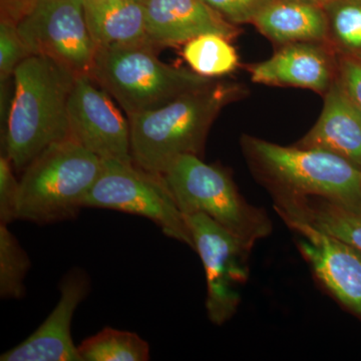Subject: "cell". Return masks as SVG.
<instances>
[{"label": "cell", "mask_w": 361, "mask_h": 361, "mask_svg": "<svg viewBox=\"0 0 361 361\" xmlns=\"http://www.w3.org/2000/svg\"><path fill=\"white\" fill-rule=\"evenodd\" d=\"M329 25L327 44L341 54L361 51V0H326L322 4Z\"/></svg>", "instance_id": "cell-21"}, {"label": "cell", "mask_w": 361, "mask_h": 361, "mask_svg": "<svg viewBox=\"0 0 361 361\" xmlns=\"http://www.w3.org/2000/svg\"><path fill=\"white\" fill-rule=\"evenodd\" d=\"M206 273V310L215 325L224 324L238 310L240 288L248 278L252 244L201 213L184 215Z\"/></svg>", "instance_id": "cell-8"}, {"label": "cell", "mask_w": 361, "mask_h": 361, "mask_svg": "<svg viewBox=\"0 0 361 361\" xmlns=\"http://www.w3.org/2000/svg\"><path fill=\"white\" fill-rule=\"evenodd\" d=\"M243 92L238 84L216 78L155 110L128 116L133 161L163 175L180 156L201 157L214 121Z\"/></svg>", "instance_id": "cell-1"}, {"label": "cell", "mask_w": 361, "mask_h": 361, "mask_svg": "<svg viewBox=\"0 0 361 361\" xmlns=\"http://www.w3.org/2000/svg\"><path fill=\"white\" fill-rule=\"evenodd\" d=\"M75 78L51 59L35 54L14 71L1 152L9 157L16 173H23L54 142L70 137L68 101Z\"/></svg>", "instance_id": "cell-2"}, {"label": "cell", "mask_w": 361, "mask_h": 361, "mask_svg": "<svg viewBox=\"0 0 361 361\" xmlns=\"http://www.w3.org/2000/svg\"><path fill=\"white\" fill-rule=\"evenodd\" d=\"M149 42L97 49L92 77L128 116L155 110L216 78L167 65Z\"/></svg>", "instance_id": "cell-4"}, {"label": "cell", "mask_w": 361, "mask_h": 361, "mask_svg": "<svg viewBox=\"0 0 361 361\" xmlns=\"http://www.w3.org/2000/svg\"><path fill=\"white\" fill-rule=\"evenodd\" d=\"M232 25L253 23L259 11L271 0H203Z\"/></svg>", "instance_id": "cell-25"}, {"label": "cell", "mask_w": 361, "mask_h": 361, "mask_svg": "<svg viewBox=\"0 0 361 361\" xmlns=\"http://www.w3.org/2000/svg\"><path fill=\"white\" fill-rule=\"evenodd\" d=\"M259 32L280 45L325 42L329 25L322 4L310 0H271L254 18Z\"/></svg>", "instance_id": "cell-16"}, {"label": "cell", "mask_w": 361, "mask_h": 361, "mask_svg": "<svg viewBox=\"0 0 361 361\" xmlns=\"http://www.w3.org/2000/svg\"><path fill=\"white\" fill-rule=\"evenodd\" d=\"M90 289L84 270L73 269L59 285L61 297L54 310L35 332L0 356L1 361H82L71 337V322Z\"/></svg>", "instance_id": "cell-12"}, {"label": "cell", "mask_w": 361, "mask_h": 361, "mask_svg": "<svg viewBox=\"0 0 361 361\" xmlns=\"http://www.w3.org/2000/svg\"><path fill=\"white\" fill-rule=\"evenodd\" d=\"M310 1L317 2V4H322L323 2L326 1V0H310Z\"/></svg>", "instance_id": "cell-28"}, {"label": "cell", "mask_w": 361, "mask_h": 361, "mask_svg": "<svg viewBox=\"0 0 361 361\" xmlns=\"http://www.w3.org/2000/svg\"><path fill=\"white\" fill-rule=\"evenodd\" d=\"M230 40L217 33L199 35L185 44L183 56L190 68L202 77L229 75L239 66L238 54Z\"/></svg>", "instance_id": "cell-18"}, {"label": "cell", "mask_w": 361, "mask_h": 361, "mask_svg": "<svg viewBox=\"0 0 361 361\" xmlns=\"http://www.w3.org/2000/svg\"><path fill=\"white\" fill-rule=\"evenodd\" d=\"M30 260L7 224L0 223V295L4 299L25 296V280Z\"/></svg>", "instance_id": "cell-22"}, {"label": "cell", "mask_w": 361, "mask_h": 361, "mask_svg": "<svg viewBox=\"0 0 361 361\" xmlns=\"http://www.w3.org/2000/svg\"><path fill=\"white\" fill-rule=\"evenodd\" d=\"M90 75L75 78L68 101L70 139L102 160L132 161L129 118Z\"/></svg>", "instance_id": "cell-11"}, {"label": "cell", "mask_w": 361, "mask_h": 361, "mask_svg": "<svg viewBox=\"0 0 361 361\" xmlns=\"http://www.w3.org/2000/svg\"><path fill=\"white\" fill-rule=\"evenodd\" d=\"M276 211L303 237L299 246L318 279L337 300L361 316V250L313 224L293 197H285Z\"/></svg>", "instance_id": "cell-10"}, {"label": "cell", "mask_w": 361, "mask_h": 361, "mask_svg": "<svg viewBox=\"0 0 361 361\" xmlns=\"http://www.w3.org/2000/svg\"><path fill=\"white\" fill-rule=\"evenodd\" d=\"M295 199L313 224L361 250V203L344 204L323 198L315 203H302Z\"/></svg>", "instance_id": "cell-20"}, {"label": "cell", "mask_w": 361, "mask_h": 361, "mask_svg": "<svg viewBox=\"0 0 361 361\" xmlns=\"http://www.w3.org/2000/svg\"><path fill=\"white\" fill-rule=\"evenodd\" d=\"M337 73L342 87L361 114V61L355 56L341 54L337 61Z\"/></svg>", "instance_id": "cell-26"}, {"label": "cell", "mask_w": 361, "mask_h": 361, "mask_svg": "<svg viewBox=\"0 0 361 361\" xmlns=\"http://www.w3.org/2000/svg\"><path fill=\"white\" fill-rule=\"evenodd\" d=\"M325 42L282 45L271 58L249 68L255 84L294 87L324 94L336 80L334 61Z\"/></svg>", "instance_id": "cell-13"}, {"label": "cell", "mask_w": 361, "mask_h": 361, "mask_svg": "<svg viewBox=\"0 0 361 361\" xmlns=\"http://www.w3.org/2000/svg\"><path fill=\"white\" fill-rule=\"evenodd\" d=\"M163 176L183 215L204 214L252 245L269 235L265 214L246 203L220 166L207 164L201 157L180 156Z\"/></svg>", "instance_id": "cell-5"}, {"label": "cell", "mask_w": 361, "mask_h": 361, "mask_svg": "<svg viewBox=\"0 0 361 361\" xmlns=\"http://www.w3.org/2000/svg\"><path fill=\"white\" fill-rule=\"evenodd\" d=\"M30 56L18 26L0 21V80L13 78L18 66Z\"/></svg>", "instance_id": "cell-23"}, {"label": "cell", "mask_w": 361, "mask_h": 361, "mask_svg": "<svg viewBox=\"0 0 361 361\" xmlns=\"http://www.w3.org/2000/svg\"><path fill=\"white\" fill-rule=\"evenodd\" d=\"M103 160L73 140L54 142L21 173L18 220L52 224L75 219Z\"/></svg>", "instance_id": "cell-3"}, {"label": "cell", "mask_w": 361, "mask_h": 361, "mask_svg": "<svg viewBox=\"0 0 361 361\" xmlns=\"http://www.w3.org/2000/svg\"><path fill=\"white\" fill-rule=\"evenodd\" d=\"M324 96L319 118L297 146L330 152L361 169L360 111L337 75Z\"/></svg>", "instance_id": "cell-15"}, {"label": "cell", "mask_w": 361, "mask_h": 361, "mask_svg": "<svg viewBox=\"0 0 361 361\" xmlns=\"http://www.w3.org/2000/svg\"><path fill=\"white\" fill-rule=\"evenodd\" d=\"M11 159L1 152L0 155V223L8 225L18 220L20 180L16 179Z\"/></svg>", "instance_id": "cell-24"}, {"label": "cell", "mask_w": 361, "mask_h": 361, "mask_svg": "<svg viewBox=\"0 0 361 361\" xmlns=\"http://www.w3.org/2000/svg\"><path fill=\"white\" fill-rule=\"evenodd\" d=\"M244 144L261 169L292 196H315L344 204L361 203V169L319 149L284 147L246 137Z\"/></svg>", "instance_id": "cell-6"}, {"label": "cell", "mask_w": 361, "mask_h": 361, "mask_svg": "<svg viewBox=\"0 0 361 361\" xmlns=\"http://www.w3.org/2000/svg\"><path fill=\"white\" fill-rule=\"evenodd\" d=\"M135 1H137L140 2V4H146L147 1H148V0H135Z\"/></svg>", "instance_id": "cell-30"}, {"label": "cell", "mask_w": 361, "mask_h": 361, "mask_svg": "<svg viewBox=\"0 0 361 361\" xmlns=\"http://www.w3.org/2000/svg\"><path fill=\"white\" fill-rule=\"evenodd\" d=\"M39 0H0V21L18 26L33 13Z\"/></svg>", "instance_id": "cell-27"}, {"label": "cell", "mask_w": 361, "mask_h": 361, "mask_svg": "<svg viewBox=\"0 0 361 361\" xmlns=\"http://www.w3.org/2000/svg\"><path fill=\"white\" fill-rule=\"evenodd\" d=\"M144 6L148 40L156 47L185 44L206 33L229 39L239 35L235 25L203 0H148Z\"/></svg>", "instance_id": "cell-14"}, {"label": "cell", "mask_w": 361, "mask_h": 361, "mask_svg": "<svg viewBox=\"0 0 361 361\" xmlns=\"http://www.w3.org/2000/svg\"><path fill=\"white\" fill-rule=\"evenodd\" d=\"M85 208L142 216L158 225L166 236L195 249L186 220L164 176L145 170L133 160H103L101 173L85 198Z\"/></svg>", "instance_id": "cell-7"}, {"label": "cell", "mask_w": 361, "mask_h": 361, "mask_svg": "<svg viewBox=\"0 0 361 361\" xmlns=\"http://www.w3.org/2000/svg\"><path fill=\"white\" fill-rule=\"evenodd\" d=\"M84 8L97 49L149 42L144 4L135 0H84Z\"/></svg>", "instance_id": "cell-17"}, {"label": "cell", "mask_w": 361, "mask_h": 361, "mask_svg": "<svg viewBox=\"0 0 361 361\" xmlns=\"http://www.w3.org/2000/svg\"><path fill=\"white\" fill-rule=\"evenodd\" d=\"M355 56L356 59H360V61H361V51L358 52V54H355V56Z\"/></svg>", "instance_id": "cell-29"}, {"label": "cell", "mask_w": 361, "mask_h": 361, "mask_svg": "<svg viewBox=\"0 0 361 361\" xmlns=\"http://www.w3.org/2000/svg\"><path fill=\"white\" fill-rule=\"evenodd\" d=\"M82 361H148V342L135 332L106 327L78 346Z\"/></svg>", "instance_id": "cell-19"}, {"label": "cell", "mask_w": 361, "mask_h": 361, "mask_svg": "<svg viewBox=\"0 0 361 361\" xmlns=\"http://www.w3.org/2000/svg\"><path fill=\"white\" fill-rule=\"evenodd\" d=\"M18 28L30 54L51 59L75 77L92 75L97 47L87 28L84 0H39Z\"/></svg>", "instance_id": "cell-9"}]
</instances>
